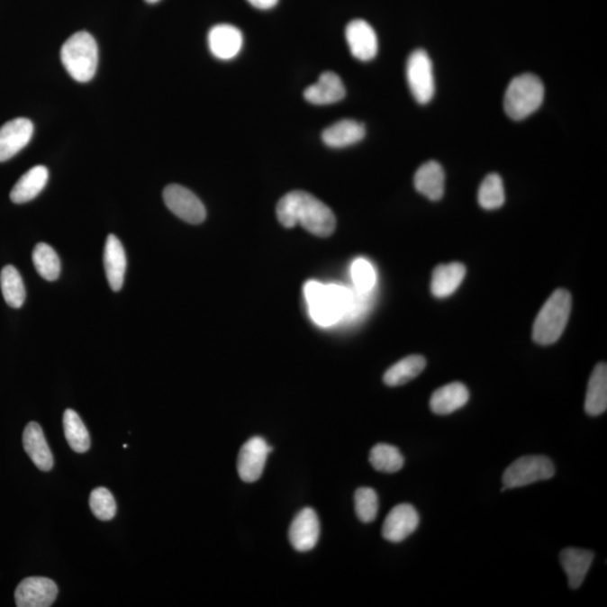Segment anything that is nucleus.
Instances as JSON below:
<instances>
[{
	"instance_id": "nucleus-30",
	"label": "nucleus",
	"mask_w": 607,
	"mask_h": 607,
	"mask_svg": "<svg viewBox=\"0 0 607 607\" xmlns=\"http://www.w3.org/2000/svg\"><path fill=\"white\" fill-rule=\"evenodd\" d=\"M33 264L41 277L54 282L61 273V262L57 252L47 243H39L34 248Z\"/></svg>"
},
{
	"instance_id": "nucleus-3",
	"label": "nucleus",
	"mask_w": 607,
	"mask_h": 607,
	"mask_svg": "<svg viewBox=\"0 0 607 607\" xmlns=\"http://www.w3.org/2000/svg\"><path fill=\"white\" fill-rule=\"evenodd\" d=\"M573 298L566 289H557L542 306L534 321L532 338L540 346L558 341L567 326Z\"/></svg>"
},
{
	"instance_id": "nucleus-22",
	"label": "nucleus",
	"mask_w": 607,
	"mask_h": 607,
	"mask_svg": "<svg viewBox=\"0 0 607 607\" xmlns=\"http://www.w3.org/2000/svg\"><path fill=\"white\" fill-rule=\"evenodd\" d=\"M366 135V126L360 122L342 120L329 126L322 133V140L325 146L333 149H342L360 142Z\"/></svg>"
},
{
	"instance_id": "nucleus-1",
	"label": "nucleus",
	"mask_w": 607,
	"mask_h": 607,
	"mask_svg": "<svg viewBox=\"0 0 607 607\" xmlns=\"http://www.w3.org/2000/svg\"><path fill=\"white\" fill-rule=\"evenodd\" d=\"M277 217L285 228L301 224L308 232L320 238H328L334 232L337 220L331 208L313 195L302 190L288 193L280 199Z\"/></svg>"
},
{
	"instance_id": "nucleus-8",
	"label": "nucleus",
	"mask_w": 607,
	"mask_h": 607,
	"mask_svg": "<svg viewBox=\"0 0 607 607\" xmlns=\"http://www.w3.org/2000/svg\"><path fill=\"white\" fill-rule=\"evenodd\" d=\"M166 206L189 224H201L206 220V208L201 199L180 185H169L163 190Z\"/></svg>"
},
{
	"instance_id": "nucleus-21",
	"label": "nucleus",
	"mask_w": 607,
	"mask_h": 607,
	"mask_svg": "<svg viewBox=\"0 0 607 607\" xmlns=\"http://www.w3.org/2000/svg\"><path fill=\"white\" fill-rule=\"evenodd\" d=\"M469 401L468 388L461 383L445 385L432 394L430 407L438 415L452 414Z\"/></svg>"
},
{
	"instance_id": "nucleus-10",
	"label": "nucleus",
	"mask_w": 607,
	"mask_h": 607,
	"mask_svg": "<svg viewBox=\"0 0 607 607\" xmlns=\"http://www.w3.org/2000/svg\"><path fill=\"white\" fill-rule=\"evenodd\" d=\"M57 584L45 577H29L20 583L15 591L18 607H49L58 596Z\"/></svg>"
},
{
	"instance_id": "nucleus-24",
	"label": "nucleus",
	"mask_w": 607,
	"mask_h": 607,
	"mask_svg": "<svg viewBox=\"0 0 607 607\" xmlns=\"http://www.w3.org/2000/svg\"><path fill=\"white\" fill-rule=\"evenodd\" d=\"M467 273L466 267L459 262L440 265L434 269L431 292L438 298L449 297L460 287Z\"/></svg>"
},
{
	"instance_id": "nucleus-5",
	"label": "nucleus",
	"mask_w": 607,
	"mask_h": 607,
	"mask_svg": "<svg viewBox=\"0 0 607 607\" xmlns=\"http://www.w3.org/2000/svg\"><path fill=\"white\" fill-rule=\"evenodd\" d=\"M545 99V86L536 75L524 74L515 77L506 89L504 110L514 121H522L532 115Z\"/></svg>"
},
{
	"instance_id": "nucleus-17",
	"label": "nucleus",
	"mask_w": 607,
	"mask_h": 607,
	"mask_svg": "<svg viewBox=\"0 0 607 607\" xmlns=\"http://www.w3.org/2000/svg\"><path fill=\"white\" fill-rule=\"evenodd\" d=\"M104 266H105L107 282L112 291L120 292L123 287L128 260H126L123 244L114 234L108 235L106 239Z\"/></svg>"
},
{
	"instance_id": "nucleus-12",
	"label": "nucleus",
	"mask_w": 607,
	"mask_h": 607,
	"mask_svg": "<svg viewBox=\"0 0 607 607\" xmlns=\"http://www.w3.org/2000/svg\"><path fill=\"white\" fill-rule=\"evenodd\" d=\"M34 125L29 119H15L0 128V162L7 161L31 142Z\"/></svg>"
},
{
	"instance_id": "nucleus-6",
	"label": "nucleus",
	"mask_w": 607,
	"mask_h": 607,
	"mask_svg": "<svg viewBox=\"0 0 607 607\" xmlns=\"http://www.w3.org/2000/svg\"><path fill=\"white\" fill-rule=\"evenodd\" d=\"M556 473L554 462L545 456H525L519 458L509 466L503 475L504 487L507 489L528 486L542 480L554 477Z\"/></svg>"
},
{
	"instance_id": "nucleus-25",
	"label": "nucleus",
	"mask_w": 607,
	"mask_h": 607,
	"mask_svg": "<svg viewBox=\"0 0 607 607\" xmlns=\"http://www.w3.org/2000/svg\"><path fill=\"white\" fill-rule=\"evenodd\" d=\"M607 409V366L601 362L593 370L588 382L585 411L588 415L599 416Z\"/></svg>"
},
{
	"instance_id": "nucleus-26",
	"label": "nucleus",
	"mask_w": 607,
	"mask_h": 607,
	"mask_svg": "<svg viewBox=\"0 0 607 607\" xmlns=\"http://www.w3.org/2000/svg\"><path fill=\"white\" fill-rule=\"evenodd\" d=\"M425 367L427 360L424 357L418 355L406 357L385 373L384 383L389 387L402 386L418 377Z\"/></svg>"
},
{
	"instance_id": "nucleus-20",
	"label": "nucleus",
	"mask_w": 607,
	"mask_h": 607,
	"mask_svg": "<svg viewBox=\"0 0 607 607\" xmlns=\"http://www.w3.org/2000/svg\"><path fill=\"white\" fill-rule=\"evenodd\" d=\"M593 560H594V554L590 550L566 548L561 551L560 563L567 575L570 588L578 590L582 586Z\"/></svg>"
},
{
	"instance_id": "nucleus-34",
	"label": "nucleus",
	"mask_w": 607,
	"mask_h": 607,
	"mask_svg": "<svg viewBox=\"0 0 607 607\" xmlns=\"http://www.w3.org/2000/svg\"><path fill=\"white\" fill-rule=\"evenodd\" d=\"M353 288L360 293L373 292L377 282L374 266L364 258L353 261L351 266Z\"/></svg>"
},
{
	"instance_id": "nucleus-36",
	"label": "nucleus",
	"mask_w": 607,
	"mask_h": 607,
	"mask_svg": "<svg viewBox=\"0 0 607 607\" xmlns=\"http://www.w3.org/2000/svg\"><path fill=\"white\" fill-rule=\"evenodd\" d=\"M146 2H147L148 4H156V3L160 2V0H146Z\"/></svg>"
},
{
	"instance_id": "nucleus-32",
	"label": "nucleus",
	"mask_w": 607,
	"mask_h": 607,
	"mask_svg": "<svg viewBox=\"0 0 607 607\" xmlns=\"http://www.w3.org/2000/svg\"><path fill=\"white\" fill-rule=\"evenodd\" d=\"M355 507L358 518L364 523H371L377 518L379 501L377 493L370 487L357 489Z\"/></svg>"
},
{
	"instance_id": "nucleus-18",
	"label": "nucleus",
	"mask_w": 607,
	"mask_h": 607,
	"mask_svg": "<svg viewBox=\"0 0 607 607\" xmlns=\"http://www.w3.org/2000/svg\"><path fill=\"white\" fill-rule=\"evenodd\" d=\"M23 446L31 460L40 470L49 471L53 467V456L44 437L43 430L36 422L27 424L23 433Z\"/></svg>"
},
{
	"instance_id": "nucleus-9",
	"label": "nucleus",
	"mask_w": 607,
	"mask_h": 607,
	"mask_svg": "<svg viewBox=\"0 0 607 607\" xmlns=\"http://www.w3.org/2000/svg\"><path fill=\"white\" fill-rule=\"evenodd\" d=\"M273 451L264 439L255 437L244 443L238 457V473L246 483H255L264 473L267 458Z\"/></svg>"
},
{
	"instance_id": "nucleus-33",
	"label": "nucleus",
	"mask_w": 607,
	"mask_h": 607,
	"mask_svg": "<svg viewBox=\"0 0 607 607\" xmlns=\"http://www.w3.org/2000/svg\"><path fill=\"white\" fill-rule=\"evenodd\" d=\"M93 514L101 521H111L116 514V502L113 494L105 487L94 489L89 498Z\"/></svg>"
},
{
	"instance_id": "nucleus-15",
	"label": "nucleus",
	"mask_w": 607,
	"mask_h": 607,
	"mask_svg": "<svg viewBox=\"0 0 607 607\" xmlns=\"http://www.w3.org/2000/svg\"><path fill=\"white\" fill-rule=\"evenodd\" d=\"M242 45V32L233 25H215L208 33V47L213 56L220 60H231L237 57Z\"/></svg>"
},
{
	"instance_id": "nucleus-28",
	"label": "nucleus",
	"mask_w": 607,
	"mask_h": 607,
	"mask_svg": "<svg viewBox=\"0 0 607 607\" xmlns=\"http://www.w3.org/2000/svg\"><path fill=\"white\" fill-rule=\"evenodd\" d=\"M0 287L5 302L13 308H20L25 302L26 291L22 276L14 266L4 267L0 273Z\"/></svg>"
},
{
	"instance_id": "nucleus-4",
	"label": "nucleus",
	"mask_w": 607,
	"mask_h": 607,
	"mask_svg": "<svg viewBox=\"0 0 607 607\" xmlns=\"http://www.w3.org/2000/svg\"><path fill=\"white\" fill-rule=\"evenodd\" d=\"M61 61L68 74L78 83H88L96 75L98 45L88 32H77L61 48Z\"/></svg>"
},
{
	"instance_id": "nucleus-23",
	"label": "nucleus",
	"mask_w": 607,
	"mask_h": 607,
	"mask_svg": "<svg viewBox=\"0 0 607 607\" xmlns=\"http://www.w3.org/2000/svg\"><path fill=\"white\" fill-rule=\"evenodd\" d=\"M49 180V170L44 166H35L14 186L11 199L15 204L31 202L42 192Z\"/></svg>"
},
{
	"instance_id": "nucleus-11",
	"label": "nucleus",
	"mask_w": 607,
	"mask_h": 607,
	"mask_svg": "<svg viewBox=\"0 0 607 607\" xmlns=\"http://www.w3.org/2000/svg\"><path fill=\"white\" fill-rule=\"evenodd\" d=\"M420 524V515L414 506L400 504L389 512L383 525L385 540L398 543L413 534Z\"/></svg>"
},
{
	"instance_id": "nucleus-29",
	"label": "nucleus",
	"mask_w": 607,
	"mask_h": 607,
	"mask_svg": "<svg viewBox=\"0 0 607 607\" xmlns=\"http://www.w3.org/2000/svg\"><path fill=\"white\" fill-rule=\"evenodd\" d=\"M369 461L371 466L380 473H397L404 466V457L396 447L379 443L370 451Z\"/></svg>"
},
{
	"instance_id": "nucleus-14",
	"label": "nucleus",
	"mask_w": 607,
	"mask_h": 607,
	"mask_svg": "<svg viewBox=\"0 0 607 607\" xmlns=\"http://www.w3.org/2000/svg\"><path fill=\"white\" fill-rule=\"evenodd\" d=\"M320 533L319 516L314 510L306 507L294 519L289 528V541L297 551H310L319 542Z\"/></svg>"
},
{
	"instance_id": "nucleus-27",
	"label": "nucleus",
	"mask_w": 607,
	"mask_h": 607,
	"mask_svg": "<svg viewBox=\"0 0 607 607\" xmlns=\"http://www.w3.org/2000/svg\"><path fill=\"white\" fill-rule=\"evenodd\" d=\"M63 429L65 436L71 449L84 454L90 448V437L87 428L85 427L83 420L74 410H67L63 415Z\"/></svg>"
},
{
	"instance_id": "nucleus-19",
	"label": "nucleus",
	"mask_w": 607,
	"mask_h": 607,
	"mask_svg": "<svg viewBox=\"0 0 607 607\" xmlns=\"http://www.w3.org/2000/svg\"><path fill=\"white\" fill-rule=\"evenodd\" d=\"M446 175L440 163L428 161L419 168L414 176L416 190L430 201H440L445 194Z\"/></svg>"
},
{
	"instance_id": "nucleus-16",
	"label": "nucleus",
	"mask_w": 607,
	"mask_h": 607,
	"mask_svg": "<svg viewBox=\"0 0 607 607\" xmlns=\"http://www.w3.org/2000/svg\"><path fill=\"white\" fill-rule=\"evenodd\" d=\"M304 97L313 105H330L346 97V88L337 74L326 71L320 76L317 83L305 89Z\"/></svg>"
},
{
	"instance_id": "nucleus-35",
	"label": "nucleus",
	"mask_w": 607,
	"mask_h": 607,
	"mask_svg": "<svg viewBox=\"0 0 607 607\" xmlns=\"http://www.w3.org/2000/svg\"><path fill=\"white\" fill-rule=\"evenodd\" d=\"M248 2L250 3L253 7L266 11V9L274 8L276 5L278 4L279 0H248Z\"/></svg>"
},
{
	"instance_id": "nucleus-2",
	"label": "nucleus",
	"mask_w": 607,
	"mask_h": 607,
	"mask_svg": "<svg viewBox=\"0 0 607 607\" xmlns=\"http://www.w3.org/2000/svg\"><path fill=\"white\" fill-rule=\"evenodd\" d=\"M304 294L312 320L321 326L342 322L350 310L353 288L340 284L324 285L310 280L304 286Z\"/></svg>"
},
{
	"instance_id": "nucleus-31",
	"label": "nucleus",
	"mask_w": 607,
	"mask_h": 607,
	"mask_svg": "<svg viewBox=\"0 0 607 607\" xmlns=\"http://www.w3.org/2000/svg\"><path fill=\"white\" fill-rule=\"evenodd\" d=\"M479 205L485 210H497L505 203L504 185L500 175L491 174L483 180L478 190Z\"/></svg>"
},
{
	"instance_id": "nucleus-7",
	"label": "nucleus",
	"mask_w": 607,
	"mask_h": 607,
	"mask_svg": "<svg viewBox=\"0 0 607 607\" xmlns=\"http://www.w3.org/2000/svg\"><path fill=\"white\" fill-rule=\"evenodd\" d=\"M406 79L415 101L425 105L436 93L433 66L429 54L422 49L412 52L406 63Z\"/></svg>"
},
{
	"instance_id": "nucleus-13",
	"label": "nucleus",
	"mask_w": 607,
	"mask_h": 607,
	"mask_svg": "<svg viewBox=\"0 0 607 607\" xmlns=\"http://www.w3.org/2000/svg\"><path fill=\"white\" fill-rule=\"evenodd\" d=\"M346 38L352 56L358 60L370 61L377 56V34L368 22L355 20L349 23Z\"/></svg>"
}]
</instances>
